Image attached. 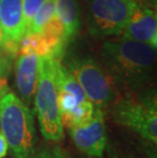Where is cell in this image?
I'll list each match as a JSON object with an SVG mask.
<instances>
[{
    "label": "cell",
    "instance_id": "1",
    "mask_svg": "<svg viewBox=\"0 0 157 158\" xmlns=\"http://www.w3.org/2000/svg\"><path fill=\"white\" fill-rule=\"evenodd\" d=\"M101 58L115 84L136 90L151 77L156 49L146 43L122 37L103 43Z\"/></svg>",
    "mask_w": 157,
    "mask_h": 158
},
{
    "label": "cell",
    "instance_id": "2",
    "mask_svg": "<svg viewBox=\"0 0 157 158\" xmlns=\"http://www.w3.org/2000/svg\"><path fill=\"white\" fill-rule=\"evenodd\" d=\"M0 131L13 158H29L36 149L34 115L14 93L6 92L0 99Z\"/></svg>",
    "mask_w": 157,
    "mask_h": 158
},
{
    "label": "cell",
    "instance_id": "3",
    "mask_svg": "<svg viewBox=\"0 0 157 158\" xmlns=\"http://www.w3.org/2000/svg\"><path fill=\"white\" fill-rule=\"evenodd\" d=\"M56 60L57 58H41L40 76L34 98L42 136L50 142L59 143L64 136L55 82Z\"/></svg>",
    "mask_w": 157,
    "mask_h": 158
},
{
    "label": "cell",
    "instance_id": "4",
    "mask_svg": "<svg viewBox=\"0 0 157 158\" xmlns=\"http://www.w3.org/2000/svg\"><path fill=\"white\" fill-rule=\"evenodd\" d=\"M113 117L145 140L157 143V106L154 93L141 96L128 95L115 104Z\"/></svg>",
    "mask_w": 157,
    "mask_h": 158
},
{
    "label": "cell",
    "instance_id": "5",
    "mask_svg": "<svg viewBox=\"0 0 157 158\" xmlns=\"http://www.w3.org/2000/svg\"><path fill=\"white\" fill-rule=\"evenodd\" d=\"M89 32L95 38L121 35L136 0H85Z\"/></svg>",
    "mask_w": 157,
    "mask_h": 158
},
{
    "label": "cell",
    "instance_id": "6",
    "mask_svg": "<svg viewBox=\"0 0 157 158\" xmlns=\"http://www.w3.org/2000/svg\"><path fill=\"white\" fill-rule=\"evenodd\" d=\"M68 69L95 106L102 108L114 100L116 84L104 66L96 60L91 57L75 58L68 62Z\"/></svg>",
    "mask_w": 157,
    "mask_h": 158
},
{
    "label": "cell",
    "instance_id": "7",
    "mask_svg": "<svg viewBox=\"0 0 157 158\" xmlns=\"http://www.w3.org/2000/svg\"><path fill=\"white\" fill-rule=\"evenodd\" d=\"M69 135L76 147L91 157L101 158L104 153L107 138L104 113L97 107L88 122L69 127Z\"/></svg>",
    "mask_w": 157,
    "mask_h": 158
},
{
    "label": "cell",
    "instance_id": "8",
    "mask_svg": "<svg viewBox=\"0 0 157 158\" xmlns=\"http://www.w3.org/2000/svg\"><path fill=\"white\" fill-rule=\"evenodd\" d=\"M122 37L146 43L153 48H157V15L156 9L152 5L137 1L133 8Z\"/></svg>",
    "mask_w": 157,
    "mask_h": 158
},
{
    "label": "cell",
    "instance_id": "9",
    "mask_svg": "<svg viewBox=\"0 0 157 158\" xmlns=\"http://www.w3.org/2000/svg\"><path fill=\"white\" fill-rule=\"evenodd\" d=\"M40 68L41 57L34 53L19 54L15 63V86L19 98L28 106L35 97Z\"/></svg>",
    "mask_w": 157,
    "mask_h": 158
},
{
    "label": "cell",
    "instance_id": "10",
    "mask_svg": "<svg viewBox=\"0 0 157 158\" xmlns=\"http://www.w3.org/2000/svg\"><path fill=\"white\" fill-rule=\"evenodd\" d=\"M0 26L8 39L19 42L26 33L23 0H0Z\"/></svg>",
    "mask_w": 157,
    "mask_h": 158
},
{
    "label": "cell",
    "instance_id": "11",
    "mask_svg": "<svg viewBox=\"0 0 157 158\" xmlns=\"http://www.w3.org/2000/svg\"><path fill=\"white\" fill-rule=\"evenodd\" d=\"M55 13L65 29L66 40L71 41L81 28V10L78 0H56Z\"/></svg>",
    "mask_w": 157,
    "mask_h": 158
},
{
    "label": "cell",
    "instance_id": "12",
    "mask_svg": "<svg viewBox=\"0 0 157 158\" xmlns=\"http://www.w3.org/2000/svg\"><path fill=\"white\" fill-rule=\"evenodd\" d=\"M55 1L56 0H44L41 3V5L38 7L34 16L32 18L31 23H30L29 28L26 33L38 34L42 31L45 23L55 13Z\"/></svg>",
    "mask_w": 157,
    "mask_h": 158
},
{
    "label": "cell",
    "instance_id": "13",
    "mask_svg": "<svg viewBox=\"0 0 157 158\" xmlns=\"http://www.w3.org/2000/svg\"><path fill=\"white\" fill-rule=\"evenodd\" d=\"M29 158H68L64 150L59 146H42L36 148Z\"/></svg>",
    "mask_w": 157,
    "mask_h": 158
},
{
    "label": "cell",
    "instance_id": "14",
    "mask_svg": "<svg viewBox=\"0 0 157 158\" xmlns=\"http://www.w3.org/2000/svg\"><path fill=\"white\" fill-rule=\"evenodd\" d=\"M44 0H23V9H24V23L26 32L29 28L32 18L34 16L36 10L41 5Z\"/></svg>",
    "mask_w": 157,
    "mask_h": 158
},
{
    "label": "cell",
    "instance_id": "15",
    "mask_svg": "<svg viewBox=\"0 0 157 158\" xmlns=\"http://www.w3.org/2000/svg\"><path fill=\"white\" fill-rule=\"evenodd\" d=\"M14 57L9 55L5 50L0 47V79H7V75L10 70L11 61Z\"/></svg>",
    "mask_w": 157,
    "mask_h": 158
},
{
    "label": "cell",
    "instance_id": "16",
    "mask_svg": "<svg viewBox=\"0 0 157 158\" xmlns=\"http://www.w3.org/2000/svg\"><path fill=\"white\" fill-rule=\"evenodd\" d=\"M8 144L6 142L4 136L0 131V158H4L8 153Z\"/></svg>",
    "mask_w": 157,
    "mask_h": 158
},
{
    "label": "cell",
    "instance_id": "17",
    "mask_svg": "<svg viewBox=\"0 0 157 158\" xmlns=\"http://www.w3.org/2000/svg\"><path fill=\"white\" fill-rule=\"evenodd\" d=\"M6 92H8V87H7V79L3 78L0 79V99L4 95Z\"/></svg>",
    "mask_w": 157,
    "mask_h": 158
},
{
    "label": "cell",
    "instance_id": "18",
    "mask_svg": "<svg viewBox=\"0 0 157 158\" xmlns=\"http://www.w3.org/2000/svg\"><path fill=\"white\" fill-rule=\"evenodd\" d=\"M6 40H7V37H6V35L4 34V32H3V30L1 28V26H0V47H2L4 45Z\"/></svg>",
    "mask_w": 157,
    "mask_h": 158
},
{
    "label": "cell",
    "instance_id": "19",
    "mask_svg": "<svg viewBox=\"0 0 157 158\" xmlns=\"http://www.w3.org/2000/svg\"><path fill=\"white\" fill-rule=\"evenodd\" d=\"M112 158H118V157H112Z\"/></svg>",
    "mask_w": 157,
    "mask_h": 158
},
{
    "label": "cell",
    "instance_id": "20",
    "mask_svg": "<svg viewBox=\"0 0 157 158\" xmlns=\"http://www.w3.org/2000/svg\"><path fill=\"white\" fill-rule=\"evenodd\" d=\"M154 1H155V0H154Z\"/></svg>",
    "mask_w": 157,
    "mask_h": 158
}]
</instances>
